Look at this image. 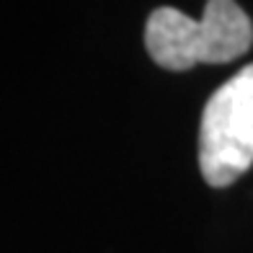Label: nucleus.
<instances>
[{"instance_id": "f257e3e1", "label": "nucleus", "mask_w": 253, "mask_h": 253, "mask_svg": "<svg viewBox=\"0 0 253 253\" xmlns=\"http://www.w3.org/2000/svg\"><path fill=\"white\" fill-rule=\"evenodd\" d=\"M253 44V24L235 0H207L197 21L178 8H155L145 26L150 60L166 70H191L194 65H222L243 57Z\"/></svg>"}, {"instance_id": "f03ea898", "label": "nucleus", "mask_w": 253, "mask_h": 253, "mask_svg": "<svg viewBox=\"0 0 253 253\" xmlns=\"http://www.w3.org/2000/svg\"><path fill=\"white\" fill-rule=\"evenodd\" d=\"M253 166V62L214 90L202 111L199 168L204 181L225 189Z\"/></svg>"}]
</instances>
